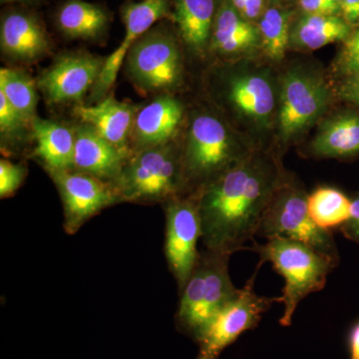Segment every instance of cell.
Returning a JSON list of instances; mask_svg holds the SVG:
<instances>
[{
    "mask_svg": "<svg viewBox=\"0 0 359 359\" xmlns=\"http://www.w3.org/2000/svg\"><path fill=\"white\" fill-rule=\"evenodd\" d=\"M231 255L205 250L181 290L177 323L187 334L199 340L208 325L240 290L229 271Z\"/></svg>",
    "mask_w": 359,
    "mask_h": 359,
    "instance_id": "3",
    "label": "cell"
},
{
    "mask_svg": "<svg viewBox=\"0 0 359 359\" xmlns=\"http://www.w3.org/2000/svg\"><path fill=\"white\" fill-rule=\"evenodd\" d=\"M230 99L241 113L259 124L268 123L275 110L273 86L262 75L236 77L230 85Z\"/></svg>",
    "mask_w": 359,
    "mask_h": 359,
    "instance_id": "21",
    "label": "cell"
},
{
    "mask_svg": "<svg viewBox=\"0 0 359 359\" xmlns=\"http://www.w3.org/2000/svg\"><path fill=\"white\" fill-rule=\"evenodd\" d=\"M261 266L259 263L252 278L240 289L237 297L217 314L201 335L198 340L199 353L196 359H219L224 349L241 335L257 327L264 314L276 302L282 304L280 297H262L255 292V278Z\"/></svg>",
    "mask_w": 359,
    "mask_h": 359,
    "instance_id": "7",
    "label": "cell"
},
{
    "mask_svg": "<svg viewBox=\"0 0 359 359\" xmlns=\"http://www.w3.org/2000/svg\"><path fill=\"white\" fill-rule=\"evenodd\" d=\"M183 118V107L171 97H160L137 112L131 138L136 152L167 145Z\"/></svg>",
    "mask_w": 359,
    "mask_h": 359,
    "instance_id": "15",
    "label": "cell"
},
{
    "mask_svg": "<svg viewBox=\"0 0 359 359\" xmlns=\"http://www.w3.org/2000/svg\"><path fill=\"white\" fill-rule=\"evenodd\" d=\"M340 67L346 75L359 71V26L346 40L340 56Z\"/></svg>",
    "mask_w": 359,
    "mask_h": 359,
    "instance_id": "30",
    "label": "cell"
},
{
    "mask_svg": "<svg viewBox=\"0 0 359 359\" xmlns=\"http://www.w3.org/2000/svg\"><path fill=\"white\" fill-rule=\"evenodd\" d=\"M48 173L62 199L67 233H77L92 217L122 201L112 184L96 177L74 170Z\"/></svg>",
    "mask_w": 359,
    "mask_h": 359,
    "instance_id": "10",
    "label": "cell"
},
{
    "mask_svg": "<svg viewBox=\"0 0 359 359\" xmlns=\"http://www.w3.org/2000/svg\"><path fill=\"white\" fill-rule=\"evenodd\" d=\"M257 237H282L297 241L339 264V254L332 231L314 223L309 211L308 195L290 180L276 190L264 212Z\"/></svg>",
    "mask_w": 359,
    "mask_h": 359,
    "instance_id": "6",
    "label": "cell"
},
{
    "mask_svg": "<svg viewBox=\"0 0 359 359\" xmlns=\"http://www.w3.org/2000/svg\"><path fill=\"white\" fill-rule=\"evenodd\" d=\"M26 176V169L8 160L0 161V198L9 197L18 191Z\"/></svg>",
    "mask_w": 359,
    "mask_h": 359,
    "instance_id": "29",
    "label": "cell"
},
{
    "mask_svg": "<svg viewBox=\"0 0 359 359\" xmlns=\"http://www.w3.org/2000/svg\"><path fill=\"white\" fill-rule=\"evenodd\" d=\"M104 63L103 58L86 52L61 56L40 75L39 86L50 103L81 100L96 84Z\"/></svg>",
    "mask_w": 359,
    "mask_h": 359,
    "instance_id": "12",
    "label": "cell"
},
{
    "mask_svg": "<svg viewBox=\"0 0 359 359\" xmlns=\"http://www.w3.org/2000/svg\"><path fill=\"white\" fill-rule=\"evenodd\" d=\"M245 20H252L264 13V0H229Z\"/></svg>",
    "mask_w": 359,
    "mask_h": 359,
    "instance_id": "33",
    "label": "cell"
},
{
    "mask_svg": "<svg viewBox=\"0 0 359 359\" xmlns=\"http://www.w3.org/2000/svg\"><path fill=\"white\" fill-rule=\"evenodd\" d=\"M250 250L259 255L263 264L269 262L285 278L282 294L283 316L280 323L290 327L302 299L325 287L327 276L339 264L318 250L297 241L282 237L268 238L264 244L255 243Z\"/></svg>",
    "mask_w": 359,
    "mask_h": 359,
    "instance_id": "2",
    "label": "cell"
},
{
    "mask_svg": "<svg viewBox=\"0 0 359 359\" xmlns=\"http://www.w3.org/2000/svg\"><path fill=\"white\" fill-rule=\"evenodd\" d=\"M30 0H1V4H13V2H25Z\"/></svg>",
    "mask_w": 359,
    "mask_h": 359,
    "instance_id": "37",
    "label": "cell"
},
{
    "mask_svg": "<svg viewBox=\"0 0 359 359\" xmlns=\"http://www.w3.org/2000/svg\"><path fill=\"white\" fill-rule=\"evenodd\" d=\"M316 157L347 158L359 154V115L344 114L328 120L311 146Z\"/></svg>",
    "mask_w": 359,
    "mask_h": 359,
    "instance_id": "22",
    "label": "cell"
},
{
    "mask_svg": "<svg viewBox=\"0 0 359 359\" xmlns=\"http://www.w3.org/2000/svg\"><path fill=\"white\" fill-rule=\"evenodd\" d=\"M285 177L273 161L248 156L195 196L203 245L222 254L247 249Z\"/></svg>",
    "mask_w": 359,
    "mask_h": 359,
    "instance_id": "1",
    "label": "cell"
},
{
    "mask_svg": "<svg viewBox=\"0 0 359 359\" xmlns=\"http://www.w3.org/2000/svg\"><path fill=\"white\" fill-rule=\"evenodd\" d=\"M340 231L347 240L359 245V193L351 200V216Z\"/></svg>",
    "mask_w": 359,
    "mask_h": 359,
    "instance_id": "32",
    "label": "cell"
},
{
    "mask_svg": "<svg viewBox=\"0 0 359 359\" xmlns=\"http://www.w3.org/2000/svg\"><path fill=\"white\" fill-rule=\"evenodd\" d=\"M290 13L271 7L262 14L259 23L262 45L268 57L280 60L290 41Z\"/></svg>",
    "mask_w": 359,
    "mask_h": 359,
    "instance_id": "27",
    "label": "cell"
},
{
    "mask_svg": "<svg viewBox=\"0 0 359 359\" xmlns=\"http://www.w3.org/2000/svg\"><path fill=\"white\" fill-rule=\"evenodd\" d=\"M32 123L25 120L8 102L6 97L0 92V131L2 138L14 140L22 138V135Z\"/></svg>",
    "mask_w": 359,
    "mask_h": 359,
    "instance_id": "28",
    "label": "cell"
},
{
    "mask_svg": "<svg viewBox=\"0 0 359 359\" xmlns=\"http://www.w3.org/2000/svg\"><path fill=\"white\" fill-rule=\"evenodd\" d=\"M32 135L36 141L34 154L43 161L47 171L73 169L75 131L60 123L35 118Z\"/></svg>",
    "mask_w": 359,
    "mask_h": 359,
    "instance_id": "18",
    "label": "cell"
},
{
    "mask_svg": "<svg viewBox=\"0 0 359 359\" xmlns=\"http://www.w3.org/2000/svg\"><path fill=\"white\" fill-rule=\"evenodd\" d=\"M122 201L150 203L180 197L186 190L182 156L167 145L138 151L112 183Z\"/></svg>",
    "mask_w": 359,
    "mask_h": 359,
    "instance_id": "4",
    "label": "cell"
},
{
    "mask_svg": "<svg viewBox=\"0 0 359 359\" xmlns=\"http://www.w3.org/2000/svg\"><path fill=\"white\" fill-rule=\"evenodd\" d=\"M309 214L323 230L340 228L351 216V200L332 187H320L308 195Z\"/></svg>",
    "mask_w": 359,
    "mask_h": 359,
    "instance_id": "25",
    "label": "cell"
},
{
    "mask_svg": "<svg viewBox=\"0 0 359 359\" xmlns=\"http://www.w3.org/2000/svg\"><path fill=\"white\" fill-rule=\"evenodd\" d=\"M201 237L202 228L195 196L167 202L165 254L180 292L185 287L199 259L197 245Z\"/></svg>",
    "mask_w": 359,
    "mask_h": 359,
    "instance_id": "9",
    "label": "cell"
},
{
    "mask_svg": "<svg viewBox=\"0 0 359 359\" xmlns=\"http://www.w3.org/2000/svg\"><path fill=\"white\" fill-rule=\"evenodd\" d=\"M2 51L18 60H35L46 53L48 39L41 23L35 16L22 11L4 14L0 26Z\"/></svg>",
    "mask_w": 359,
    "mask_h": 359,
    "instance_id": "17",
    "label": "cell"
},
{
    "mask_svg": "<svg viewBox=\"0 0 359 359\" xmlns=\"http://www.w3.org/2000/svg\"><path fill=\"white\" fill-rule=\"evenodd\" d=\"M174 18L180 34L191 50L203 52L212 37L216 0H174Z\"/></svg>",
    "mask_w": 359,
    "mask_h": 359,
    "instance_id": "20",
    "label": "cell"
},
{
    "mask_svg": "<svg viewBox=\"0 0 359 359\" xmlns=\"http://www.w3.org/2000/svg\"><path fill=\"white\" fill-rule=\"evenodd\" d=\"M74 131L72 170L112 184L121 173L128 157L89 125H79Z\"/></svg>",
    "mask_w": 359,
    "mask_h": 359,
    "instance_id": "14",
    "label": "cell"
},
{
    "mask_svg": "<svg viewBox=\"0 0 359 359\" xmlns=\"http://www.w3.org/2000/svg\"><path fill=\"white\" fill-rule=\"evenodd\" d=\"M349 359H359V320L351 327L347 339Z\"/></svg>",
    "mask_w": 359,
    "mask_h": 359,
    "instance_id": "36",
    "label": "cell"
},
{
    "mask_svg": "<svg viewBox=\"0 0 359 359\" xmlns=\"http://www.w3.org/2000/svg\"><path fill=\"white\" fill-rule=\"evenodd\" d=\"M188 135L182 162L186 189H195L193 195L249 156L243 153L223 123L214 116H197Z\"/></svg>",
    "mask_w": 359,
    "mask_h": 359,
    "instance_id": "5",
    "label": "cell"
},
{
    "mask_svg": "<svg viewBox=\"0 0 359 359\" xmlns=\"http://www.w3.org/2000/svg\"><path fill=\"white\" fill-rule=\"evenodd\" d=\"M351 34V25L344 18L306 14L290 32V41L299 48L316 50L327 44L346 41Z\"/></svg>",
    "mask_w": 359,
    "mask_h": 359,
    "instance_id": "24",
    "label": "cell"
},
{
    "mask_svg": "<svg viewBox=\"0 0 359 359\" xmlns=\"http://www.w3.org/2000/svg\"><path fill=\"white\" fill-rule=\"evenodd\" d=\"M125 25V37L117 49L106 59L100 76L94 85V98L105 95L114 84L123 61L128 55L131 47L137 40L151 29L152 25L163 18H169V0H142L140 2L129 1L121 11Z\"/></svg>",
    "mask_w": 359,
    "mask_h": 359,
    "instance_id": "13",
    "label": "cell"
},
{
    "mask_svg": "<svg viewBox=\"0 0 359 359\" xmlns=\"http://www.w3.org/2000/svg\"><path fill=\"white\" fill-rule=\"evenodd\" d=\"M138 110L131 104L120 102L111 97L96 105L76 106L74 113L83 124L89 125L128 157L129 140Z\"/></svg>",
    "mask_w": 359,
    "mask_h": 359,
    "instance_id": "16",
    "label": "cell"
},
{
    "mask_svg": "<svg viewBox=\"0 0 359 359\" xmlns=\"http://www.w3.org/2000/svg\"><path fill=\"white\" fill-rule=\"evenodd\" d=\"M340 11L349 25L359 22V0H344L340 4Z\"/></svg>",
    "mask_w": 359,
    "mask_h": 359,
    "instance_id": "35",
    "label": "cell"
},
{
    "mask_svg": "<svg viewBox=\"0 0 359 359\" xmlns=\"http://www.w3.org/2000/svg\"><path fill=\"white\" fill-rule=\"evenodd\" d=\"M261 39L259 27L238 13L229 0H224L217 11L211 41L215 50L223 54L249 51Z\"/></svg>",
    "mask_w": 359,
    "mask_h": 359,
    "instance_id": "19",
    "label": "cell"
},
{
    "mask_svg": "<svg viewBox=\"0 0 359 359\" xmlns=\"http://www.w3.org/2000/svg\"><path fill=\"white\" fill-rule=\"evenodd\" d=\"M299 6L306 14L337 15L340 4L337 0H299Z\"/></svg>",
    "mask_w": 359,
    "mask_h": 359,
    "instance_id": "31",
    "label": "cell"
},
{
    "mask_svg": "<svg viewBox=\"0 0 359 359\" xmlns=\"http://www.w3.org/2000/svg\"><path fill=\"white\" fill-rule=\"evenodd\" d=\"M339 94L342 98L359 107V71L346 75L340 86Z\"/></svg>",
    "mask_w": 359,
    "mask_h": 359,
    "instance_id": "34",
    "label": "cell"
},
{
    "mask_svg": "<svg viewBox=\"0 0 359 359\" xmlns=\"http://www.w3.org/2000/svg\"><path fill=\"white\" fill-rule=\"evenodd\" d=\"M328 91L320 79L299 71L283 78L278 114L283 141H289L313 124L325 111Z\"/></svg>",
    "mask_w": 359,
    "mask_h": 359,
    "instance_id": "11",
    "label": "cell"
},
{
    "mask_svg": "<svg viewBox=\"0 0 359 359\" xmlns=\"http://www.w3.org/2000/svg\"><path fill=\"white\" fill-rule=\"evenodd\" d=\"M60 32L70 39H93L101 36L109 25L103 7L84 0H67L56 14Z\"/></svg>",
    "mask_w": 359,
    "mask_h": 359,
    "instance_id": "23",
    "label": "cell"
},
{
    "mask_svg": "<svg viewBox=\"0 0 359 359\" xmlns=\"http://www.w3.org/2000/svg\"><path fill=\"white\" fill-rule=\"evenodd\" d=\"M0 92L28 122L32 123L36 118L37 92L32 77L20 70L1 68Z\"/></svg>",
    "mask_w": 359,
    "mask_h": 359,
    "instance_id": "26",
    "label": "cell"
},
{
    "mask_svg": "<svg viewBox=\"0 0 359 359\" xmlns=\"http://www.w3.org/2000/svg\"><path fill=\"white\" fill-rule=\"evenodd\" d=\"M126 58L130 77L145 91L171 89L181 79L178 45L164 26L151 28L137 40Z\"/></svg>",
    "mask_w": 359,
    "mask_h": 359,
    "instance_id": "8",
    "label": "cell"
},
{
    "mask_svg": "<svg viewBox=\"0 0 359 359\" xmlns=\"http://www.w3.org/2000/svg\"><path fill=\"white\" fill-rule=\"evenodd\" d=\"M337 2H339V4H341V2L344 1V0H337Z\"/></svg>",
    "mask_w": 359,
    "mask_h": 359,
    "instance_id": "38",
    "label": "cell"
}]
</instances>
